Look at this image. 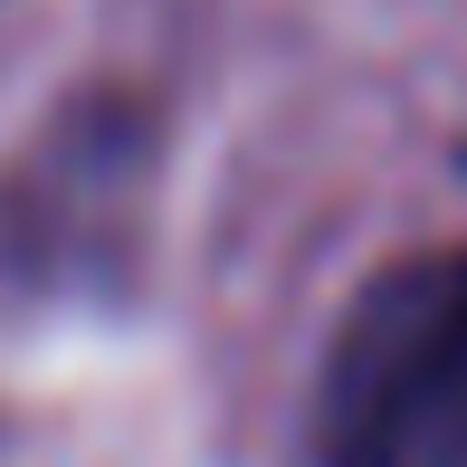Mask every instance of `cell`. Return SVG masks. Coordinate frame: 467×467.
<instances>
[{"mask_svg": "<svg viewBox=\"0 0 467 467\" xmlns=\"http://www.w3.org/2000/svg\"><path fill=\"white\" fill-rule=\"evenodd\" d=\"M325 467H467V239L353 296L315 381Z\"/></svg>", "mask_w": 467, "mask_h": 467, "instance_id": "obj_1", "label": "cell"}]
</instances>
